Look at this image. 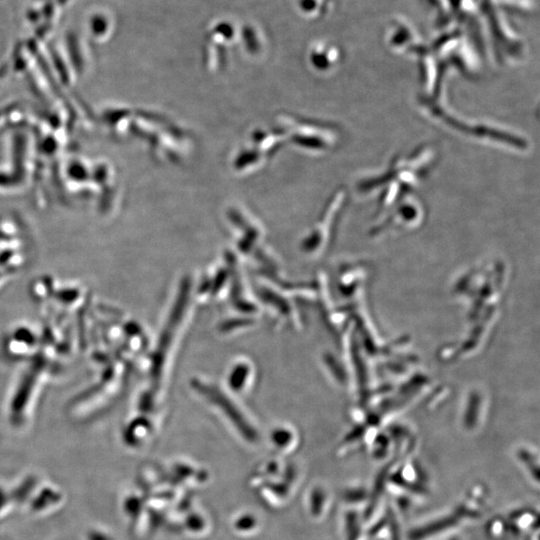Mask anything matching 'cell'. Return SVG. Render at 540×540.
<instances>
[{"instance_id":"cell-2","label":"cell","mask_w":540,"mask_h":540,"mask_svg":"<svg viewBox=\"0 0 540 540\" xmlns=\"http://www.w3.org/2000/svg\"><path fill=\"white\" fill-rule=\"evenodd\" d=\"M488 502V492L483 485L470 487L458 502L453 511L465 524L478 520L484 514Z\"/></svg>"},{"instance_id":"cell-5","label":"cell","mask_w":540,"mask_h":540,"mask_svg":"<svg viewBox=\"0 0 540 540\" xmlns=\"http://www.w3.org/2000/svg\"><path fill=\"white\" fill-rule=\"evenodd\" d=\"M485 532L492 540H503L510 533L506 518L495 516L486 523Z\"/></svg>"},{"instance_id":"cell-7","label":"cell","mask_w":540,"mask_h":540,"mask_svg":"<svg viewBox=\"0 0 540 540\" xmlns=\"http://www.w3.org/2000/svg\"><path fill=\"white\" fill-rule=\"evenodd\" d=\"M538 539H539V532L530 535L527 540H538Z\"/></svg>"},{"instance_id":"cell-3","label":"cell","mask_w":540,"mask_h":540,"mask_svg":"<svg viewBox=\"0 0 540 540\" xmlns=\"http://www.w3.org/2000/svg\"><path fill=\"white\" fill-rule=\"evenodd\" d=\"M509 531L515 535H532L539 532L538 513L530 507L512 510L506 517Z\"/></svg>"},{"instance_id":"cell-8","label":"cell","mask_w":540,"mask_h":540,"mask_svg":"<svg viewBox=\"0 0 540 540\" xmlns=\"http://www.w3.org/2000/svg\"><path fill=\"white\" fill-rule=\"evenodd\" d=\"M398 168H399V171H400V163H398ZM396 175L401 176V173L397 172Z\"/></svg>"},{"instance_id":"cell-4","label":"cell","mask_w":540,"mask_h":540,"mask_svg":"<svg viewBox=\"0 0 540 540\" xmlns=\"http://www.w3.org/2000/svg\"><path fill=\"white\" fill-rule=\"evenodd\" d=\"M343 497L350 508L359 509L367 505L370 491L365 485L356 483L345 490Z\"/></svg>"},{"instance_id":"cell-1","label":"cell","mask_w":540,"mask_h":540,"mask_svg":"<svg viewBox=\"0 0 540 540\" xmlns=\"http://www.w3.org/2000/svg\"><path fill=\"white\" fill-rule=\"evenodd\" d=\"M464 524L454 512L440 515L422 525L411 529L408 540H436L450 533H455Z\"/></svg>"},{"instance_id":"cell-6","label":"cell","mask_w":540,"mask_h":540,"mask_svg":"<svg viewBox=\"0 0 540 540\" xmlns=\"http://www.w3.org/2000/svg\"><path fill=\"white\" fill-rule=\"evenodd\" d=\"M447 540H466L463 536L458 535L456 532L449 535Z\"/></svg>"}]
</instances>
